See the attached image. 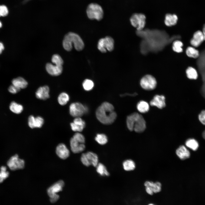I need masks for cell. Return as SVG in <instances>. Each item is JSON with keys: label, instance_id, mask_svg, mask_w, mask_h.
<instances>
[{"label": "cell", "instance_id": "4dcf8cb0", "mask_svg": "<svg viewBox=\"0 0 205 205\" xmlns=\"http://www.w3.org/2000/svg\"><path fill=\"white\" fill-rule=\"evenodd\" d=\"M124 169L126 171H130L134 170L135 167V164L133 161L131 159L125 161L123 163Z\"/></svg>", "mask_w": 205, "mask_h": 205}, {"label": "cell", "instance_id": "9a60e30c", "mask_svg": "<svg viewBox=\"0 0 205 205\" xmlns=\"http://www.w3.org/2000/svg\"><path fill=\"white\" fill-rule=\"evenodd\" d=\"M70 126L73 131L80 132L83 130L85 123L80 117H76L74 120L73 122L70 123Z\"/></svg>", "mask_w": 205, "mask_h": 205}, {"label": "cell", "instance_id": "83f0119b", "mask_svg": "<svg viewBox=\"0 0 205 205\" xmlns=\"http://www.w3.org/2000/svg\"><path fill=\"white\" fill-rule=\"evenodd\" d=\"M137 107L138 111L142 113L148 112L149 109L148 104L144 101L139 102L137 104Z\"/></svg>", "mask_w": 205, "mask_h": 205}, {"label": "cell", "instance_id": "8fae6325", "mask_svg": "<svg viewBox=\"0 0 205 205\" xmlns=\"http://www.w3.org/2000/svg\"><path fill=\"white\" fill-rule=\"evenodd\" d=\"M64 183L62 180H60L53 184L47 190L48 194L50 198L56 196V193L61 191L64 186Z\"/></svg>", "mask_w": 205, "mask_h": 205}, {"label": "cell", "instance_id": "1f68e13d", "mask_svg": "<svg viewBox=\"0 0 205 205\" xmlns=\"http://www.w3.org/2000/svg\"><path fill=\"white\" fill-rule=\"evenodd\" d=\"M183 44L182 41L179 40H177L173 42L172 48L173 50L175 52L180 53L183 51Z\"/></svg>", "mask_w": 205, "mask_h": 205}, {"label": "cell", "instance_id": "52a82bcc", "mask_svg": "<svg viewBox=\"0 0 205 205\" xmlns=\"http://www.w3.org/2000/svg\"><path fill=\"white\" fill-rule=\"evenodd\" d=\"M7 164L11 170H15L23 169L24 167L25 162L24 160L19 157L18 155L16 154L9 159Z\"/></svg>", "mask_w": 205, "mask_h": 205}, {"label": "cell", "instance_id": "d590c367", "mask_svg": "<svg viewBox=\"0 0 205 205\" xmlns=\"http://www.w3.org/2000/svg\"><path fill=\"white\" fill-rule=\"evenodd\" d=\"M84 89L86 91H89L93 88L94 83L93 81L89 79H86L83 83Z\"/></svg>", "mask_w": 205, "mask_h": 205}, {"label": "cell", "instance_id": "7c38bea8", "mask_svg": "<svg viewBox=\"0 0 205 205\" xmlns=\"http://www.w3.org/2000/svg\"><path fill=\"white\" fill-rule=\"evenodd\" d=\"M44 123L43 119L40 116L35 117L31 115L28 118V125L31 128H40L42 127Z\"/></svg>", "mask_w": 205, "mask_h": 205}, {"label": "cell", "instance_id": "cb8c5ba5", "mask_svg": "<svg viewBox=\"0 0 205 205\" xmlns=\"http://www.w3.org/2000/svg\"><path fill=\"white\" fill-rule=\"evenodd\" d=\"M12 85L20 89L25 88L28 85L27 81L21 77L13 79L12 81Z\"/></svg>", "mask_w": 205, "mask_h": 205}, {"label": "cell", "instance_id": "f1b7e54d", "mask_svg": "<svg viewBox=\"0 0 205 205\" xmlns=\"http://www.w3.org/2000/svg\"><path fill=\"white\" fill-rule=\"evenodd\" d=\"M96 167L97 171L101 176H108L109 175V172L103 164L101 163H99Z\"/></svg>", "mask_w": 205, "mask_h": 205}, {"label": "cell", "instance_id": "f35d334b", "mask_svg": "<svg viewBox=\"0 0 205 205\" xmlns=\"http://www.w3.org/2000/svg\"><path fill=\"white\" fill-rule=\"evenodd\" d=\"M9 11L7 7L4 5H0V17H5L8 14Z\"/></svg>", "mask_w": 205, "mask_h": 205}, {"label": "cell", "instance_id": "ffe728a7", "mask_svg": "<svg viewBox=\"0 0 205 205\" xmlns=\"http://www.w3.org/2000/svg\"><path fill=\"white\" fill-rule=\"evenodd\" d=\"M176 153L181 160H184L189 157L190 154L189 151L185 146L181 145L177 148Z\"/></svg>", "mask_w": 205, "mask_h": 205}, {"label": "cell", "instance_id": "ba28073f", "mask_svg": "<svg viewBox=\"0 0 205 205\" xmlns=\"http://www.w3.org/2000/svg\"><path fill=\"white\" fill-rule=\"evenodd\" d=\"M140 85L142 87L145 89L152 90L156 87L157 81L155 78L153 76L147 75L141 79Z\"/></svg>", "mask_w": 205, "mask_h": 205}, {"label": "cell", "instance_id": "ac0fdd59", "mask_svg": "<svg viewBox=\"0 0 205 205\" xmlns=\"http://www.w3.org/2000/svg\"><path fill=\"white\" fill-rule=\"evenodd\" d=\"M165 98L163 95H155L150 102L152 106H156L160 109L164 107L165 105Z\"/></svg>", "mask_w": 205, "mask_h": 205}, {"label": "cell", "instance_id": "c3c4849f", "mask_svg": "<svg viewBox=\"0 0 205 205\" xmlns=\"http://www.w3.org/2000/svg\"><path fill=\"white\" fill-rule=\"evenodd\" d=\"M29 0H24V3L26 2H27V1H29Z\"/></svg>", "mask_w": 205, "mask_h": 205}, {"label": "cell", "instance_id": "30bf717a", "mask_svg": "<svg viewBox=\"0 0 205 205\" xmlns=\"http://www.w3.org/2000/svg\"><path fill=\"white\" fill-rule=\"evenodd\" d=\"M204 39L202 30H197L193 34L190 41V46L196 48L199 47L204 42Z\"/></svg>", "mask_w": 205, "mask_h": 205}, {"label": "cell", "instance_id": "8992f818", "mask_svg": "<svg viewBox=\"0 0 205 205\" xmlns=\"http://www.w3.org/2000/svg\"><path fill=\"white\" fill-rule=\"evenodd\" d=\"M87 108L79 102H74L71 104L69 107L70 115L73 117H80L87 111Z\"/></svg>", "mask_w": 205, "mask_h": 205}, {"label": "cell", "instance_id": "60d3db41", "mask_svg": "<svg viewBox=\"0 0 205 205\" xmlns=\"http://www.w3.org/2000/svg\"><path fill=\"white\" fill-rule=\"evenodd\" d=\"M8 89L9 92L13 94L17 93L20 90L13 85H10Z\"/></svg>", "mask_w": 205, "mask_h": 205}, {"label": "cell", "instance_id": "603a6c76", "mask_svg": "<svg viewBox=\"0 0 205 205\" xmlns=\"http://www.w3.org/2000/svg\"><path fill=\"white\" fill-rule=\"evenodd\" d=\"M140 114L134 112L128 116L126 119V124L128 129L131 131L133 130L134 123Z\"/></svg>", "mask_w": 205, "mask_h": 205}, {"label": "cell", "instance_id": "f546056e", "mask_svg": "<svg viewBox=\"0 0 205 205\" xmlns=\"http://www.w3.org/2000/svg\"><path fill=\"white\" fill-rule=\"evenodd\" d=\"M69 97L67 93L63 92L60 93L59 95L58 100L59 104L62 105L66 104L69 101Z\"/></svg>", "mask_w": 205, "mask_h": 205}, {"label": "cell", "instance_id": "9c48e42d", "mask_svg": "<svg viewBox=\"0 0 205 205\" xmlns=\"http://www.w3.org/2000/svg\"><path fill=\"white\" fill-rule=\"evenodd\" d=\"M146 192L150 195H152L154 193L160 192L161 189V184L159 182L154 183L151 181H146L144 184Z\"/></svg>", "mask_w": 205, "mask_h": 205}, {"label": "cell", "instance_id": "7402d4cb", "mask_svg": "<svg viewBox=\"0 0 205 205\" xmlns=\"http://www.w3.org/2000/svg\"><path fill=\"white\" fill-rule=\"evenodd\" d=\"M178 20V17L176 14L168 13L165 16L164 23L167 26H171L175 25Z\"/></svg>", "mask_w": 205, "mask_h": 205}, {"label": "cell", "instance_id": "7bdbcfd3", "mask_svg": "<svg viewBox=\"0 0 205 205\" xmlns=\"http://www.w3.org/2000/svg\"><path fill=\"white\" fill-rule=\"evenodd\" d=\"M59 196L58 195L56 196L50 198V201L52 203H54L59 199Z\"/></svg>", "mask_w": 205, "mask_h": 205}, {"label": "cell", "instance_id": "4316f807", "mask_svg": "<svg viewBox=\"0 0 205 205\" xmlns=\"http://www.w3.org/2000/svg\"><path fill=\"white\" fill-rule=\"evenodd\" d=\"M9 108L13 113L16 114H19L22 111L23 107L21 104L13 101L11 102Z\"/></svg>", "mask_w": 205, "mask_h": 205}, {"label": "cell", "instance_id": "484cf974", "mask_svg": "<svg viewBox=\"0 0 205 205\" xmlns=\"http://www.w3.org/2000/svg\"><path fill=\"white\" fill-rule=\"evenodd\" d=\"M87 159L91 165L96 167L98 163V157L95 153L89 151L85 153Z\"/></svg>", "mask_w": 205, "mask_h": 205}, {"label": "cell", "instance_id": "277c9868", "mask_svg": "<svg viewBox=\"0 0 205 205\" xmlns=\"http://www.w3.org/2000/svg\"><path fill=\"white\" fill-rule=\"evenodd\" d=\"M114 41L110 36H107L100 39L98 43V48L102 53H106L107 50L111 51L114 48Z\"/></svg>", "mask_w": 205, "mask_h": 205}, {"label": "cell", "instance_id": "d6986e66", "mask_svg": "<svg viewBox=\"0 0 205 205\" xmlns=\"http://www.w3.org/2000/svg\"><path fill=\"white\" fill-rule=\"evenodd\" d=\"M49 88L47 86L39 87L36 93V96L38 99L45 100L49 97Z\"/></svg>", "mask_w": 205, "mask_h": 205}, {"label": "cell", "instance_id": "bcb514c9", "mask_svg": "<svg viewBox=\"0 0 205 205\" xmlns=\"http://www.w3.org/2000/svg\"><path fill=\"white\" fill-rule=\"evenodd\" d=\"M202 136L203 138L205 139V130L202 133Z\"/></svg>", "mask_w": 205, "mask_h": 205}, {"label": "cell", "instance_id": "ee69618b", "mask_svg": "<svg viewBox=\"0 0 205 205\" xmlns=\"http://www.w3.org/2000/svg\"><path fill=\"white\" fill-rule=\"evenodd\" d=\"M202 31L203 35L204 41H205V23L203 25Z\"/></svg>", "mask_w": 205, "mask_h": 205}, {"label": "cell", "instance_id": "5b68a950", "mask_svg": "<svg viewBox=\"0 0 205 205\" xmlns=\"http://www.w3.org/2000/svg\"><path fill=\"white\" fill-rule=\"evenodd\" d=\"M146 17L142 13H134L130 19L132 25L136 28L138 31L141 30L144 27L145 23Z\"/></svg>", "mask_w": 205, "mask_h": 205}, {"label": "cell", "instance_id": "5bb4252c", "mask_svg": "<svg viewBox=\"0 0 205 205\" xmlns=\"http://www.w3.org/2000/svg\"><path fill=\"white\" fill-rule=\"evenodd\" d=\"M146 127L145 121L142 116L140 114L134 123L133 130L136 132L141 133L144 131Z\"/></svg>", "mask_w": 205, "mask_h": 205}, {"label": "cell", "instance_id": "7a4b0ae2", "mask_svg": "<svg viewBox=\"0 0 205 205\" xmlns=\"http://www.w3.org/2000/svg\"><path fill=\"white\" fill-rule=\"evenodd\" d=\"M73 43L77 51L82 50L84 47V42L80 36L75 33L69 32L64 37L63 42V47L66 50L70 51L72 48Z\"/></svg>", "mask_w": 205, "mask_h": 205}, {"label": "cell", "instance_id": "e575fe53", "mask_svg": "<svg viewBox=\"0 0 205 205\" xmlns=\"http://www.w3.org/2000/svg\"><path fill=\"white\" fill-rule=\"evenodd\" d=\"M9 175V173L5 166H1L0 169V183L2 182Z\"/></svg>", "mask_w": 205, "mask_h": 205}, {"label": "cell", "instance_id": "e0dca14e", "mask_svg": "<svg viewBox=\"0 0 205 205\" xmlns=\"http://www.w3.org/2000/svg\"><path fill=\"white\" fill-rule=\"evenodd\" d=\"M71 149L74 153H78L83 151L85 148L84 144L81 143L73 137L70 141Z\"/></svg>", "mask_w": 205, "mask_h": 205}, {"label": "cell", "instance_id": "f6af8a7d", "mask_svg": "<svg viewBox=\"0 0 205 205\" xmlns=\"http://www.w3.org/2000/svg\"><path fill=\"white\" fill-rule=\"evenodd\" d=\"M4 48V47L3 44L0 42V54L2 53Z\"/></svg>", "mask_w": 205, "mask_h": 205}, {"label": "cell", "instance_id": "7dc6e473", "mask_svg": "<svg viewBox=\"0 0 205 205\" xmlns=\"http://www.w3.org/2000/svg\"><path fill=\"white\" fill-rule=\"evenodd\" d=\"M2 23L0 21V28H1L2 26Z\"/></svg>", "mask_w": 205, "mask_h": 205}, {"label": "cell", "instance_id": "8d00e7d4", "mask_svg": "<svg viewBox=\"0 0 205 205\" xmlns=\"http://www.w3.org/2000/svg\"><path fill=\"white\" fill-rule=\"evenodd\" d=\"M52 61L54 64L62 65L63 61L61 57L58 54H54L52 57Z\"/></svg>", "mask_w": 205, "mask_h": 205}, {"label": "cell", "instance_id": "6da1fadb", "mask_svg": "<svg viewBox=\"0 0 205 205\" xmlns=\"http://www.w3.org/2000/svg\"><path fill=\"white\" fill-rule=\"evenodd\" d=\"M114 110V107L112 104L107 102H104L97 109L96 117L104 124H111L115 121L117 117V114Z\"/></svg>", "mask_w": 205, "mask_h": 205}, {"label": "cell", "instance_id": "3957f363", "mask_svg": "<svg viewBox=\"0 0 205 205\" xmlns=\"http://www.w3.org/2000/svg\"><path fill=\"white\" fill-rule=\"evenodd\" d=\"M88 18L91 20H101L104 15V11L102 7L96 3H91L87 6L86 11Z\"/></svg>", "mask_w": 205, "mask_h": 205}, {"label": "cell", "instance_id": "2e32d148", "mask_svg": "<svg viewBox=\"0 0 205 205\" xmlns=\"http://www.w3.org/2000/svg\"><path fill=\"white\" fill-rule=\"evenodd\" d=\"M48 63L46 65V69L48 72L52 76H58L62 73L63 68L62 65Z\"/></svg>", "mask_w": 205, "mask_h": 205}, {"label": "cell", "instance_id": "836d02e7", "mask_svg": "<svg viewBox=\"0 0 205 205\" xmlns=\"http://www.w3.org/2000/svg\"><path fill=\"white\" fill-rule=\"evenodd\" d=\"M95 140L98 144L101 145L105 144L108 142L107 136L103 134H97L95 137Z\"/></svg>", "mask_w": 205, "mask_h": 205}, {"label": "cell", "instance_id": "ab89813d", "mask_svg": "<svg viewBox=\"0 0 205 205\" xmlns=\"http://www.w3.org/2000/svg\"><path fill=\"white\" fill-rule=\"evenodd\" d=\"M81 160L82 163L84 165L86 166H89L91 165L87 159L85 153L82 154Z\"/></svg>", "mask_w": 205, "mask_h": 205}, {"label": "cell", "instance_id": "d4e9b609", "mask_svg": "<svg viewBox=\"0 0 205 205\" xmlns=\"http://www.w3.org/2000/svg\"><path fill=\"white\" fill-rule=\"evenodd\" d=\"M186 73L187 77L189 79L196 80L198 77V73L196 69L194 67L189 66L186 70Z\"/></svg>", "mask_w": 205, "mask_h": 205}, {"label": "cell", "instance_id": "681fc988", "mask_svg": "<svg viewBox=\"0 0 205 205\" xmlns=\"http://www.w3.org/2000/svg\"><path fill=\"white\" fill-rule=\"evenodd\" d=\"M148 205H155L152 203H150V204H148Z\"/></svg>", "mask_w": 205, "mask_h": 205}, {"label": "cell", "instance_id": "d6a6232c", "mask_svg": "<svg viewBox=\"0 0 205 205\" xmlns=\"http://www.w3.org/2000/svg\"><path fill=\"white\" fill-rule=\"evenodd\" d=\"M186 146L194 151L196 150L198 147L197 142L194 139H190L186 142Z\"/></svg>", "mask_w": 205, "mask_h": 205}, {"label": "cell", "instance_id": "4fadbf2b", "mask_svg": "<svg viewBox=\"0 0 205 205\" xmlns=\"http://www.w3.org/2000/svg\"><path fill=\"white\" fill-rule=\"evenodd\" d=\"M56 153L57 155L61 159H65L68 158L70 154V152L66 146L63 144H59L56 148Z\"/></svg>", "mask_w": 205, "mask_h": 205}, {"label": "cell", "instance_id": "74e56055", "mask_svg": "<svg viewBox=\"0 0 205 205\" xmlns=\"http://www.w3.org/2000/svg\"><path fill=\"white\" fill-rule=\"evenodd\" d=\"M74 139L84 144L85 139L84 136L79 132L75 133L72 137Z\"/></svg>", "mask_w": 205, "mask_h": 205}, {"label": "cell", "instance_id": "b9f144b4", "mask_svg": "<svg viewBox=\"0 0 205 205\" xmlns=\"http://www.w3.org/2000/svg\"><path fill=\"white\" fill-rule=\"evenodd\" d=\"M198 119L202 124L205 125V110L202 111L199 114Z\"/></svg>", "mask_w": 205, "mask_h": 205}, {"label": "cell", "instance_id": "44dd1931", "mask_svg": "<svg viewBox=\"0 0 205 205\" xmlns=\"http://www.w3.org/2000/svg\"><path fill=\"white\" fill-rule=\"evenodd\" d=\"M185 52L186 55L188 57L194 59H197L200 55L198 50L197 48L191 46L187 47Z\"/></svg>", "mask_w": 205, "mask_h": 205}]
</instances>
